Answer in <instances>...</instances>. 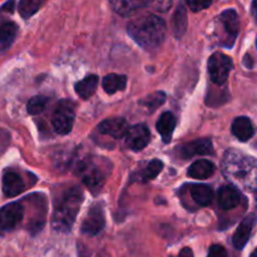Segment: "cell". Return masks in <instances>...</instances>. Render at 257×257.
Instances as JSON below:
<instances>
[{
	"mask_svg": "<svg viewBox=\"0 0 257 257\" xmlns=\"http://www.w3.org/2000/svg\"><path fill=\"white\" fill-rule=\"evenodd\" d=\"M207 257H227V251L221 245H212L208 250Z\"/></svg>",
	"mask_w": 257,
	"mask_h": 257,
	"instance_id": "cell-30",
	"label": "cell"
},
{
	"mask_svg": "<svg viewBox=\"0 0 257 257\" xmlns=\"http://www.w3.org/2000/svg\"><path fill=\"white\" fill-rule=\"evenodd\" d=\"M233 67L232 59L223 53H213L208 59V73L215 84L222 85L227 80Z\"/></svg>",
	"mask_w": 257,
	"mask_h": 257,
	"instance_id": "cell-6",
	"label": "cell"
},
{
	"mask_svg": "<svg viewBox=\"0 0 257 257\" xmlns=\"http://www.w3.org/2000/svg\"><path fill=\"white\" fill-rule=\"evenodd\" d=\"M177 257H195V256H193L192 250H191L190 247H185L180 251V253H178Z\"/></svg>",
	"mask_w": 257,
	"mask_h": 257,
	"instance_id": "cell-31",
	"label": "cell"
},
{
	"mask_svg": "<svg viewBox=\"0 0 257 257\" xmlns=\"http://www.w3.org/2000/svg\"><path fill=\"white\" fill-rule=\"evenodd\" d=\"M14 0H10V2H8L7 4L3 5L2 7V12H13V7H14Z\"/></svg>",
	"mask_w": 257,
	"mask_h": 257,
	"instance_id": "cell-32",
	"label": "cell"
},
{
	"mask_svg": "<svg viewBox=\"0 0 257 257\" xmlns=\"http://www.w3.org/2000/svg\"><path fill=\"white\" fill-rule=\"evenodd\" d=\"M218 22H220L221 27H222L223 33H225V38L221 43L225 47L231 48L235 43L236 38H237L238 29H240V22H238V15L236 10L227 9L218 17Z\"/></svg>",
	"mask_w": 257,
	"mask_h": 257,
	"instance_id": "cell-7",
	"label": "cell"
},
{
	"mask_svg": "<svg viewBox=\"0 0 257 257\" xmlns=\"http://www.w3.org/2000/svg\"><path fill=\"white\" fill-rule=\"evenodd\" d=\"M112 9L122 17H132L143 8L140 0H109Z\"/></svg>",
	"mask_w": 257,
	"mask_h": 257,
	"instance_id": "cell-19",
	"label": "cell"
},
{
	"mask_svg": "<svg viewBox=\"0 0 257 257\" xmlns=\"http://www.w3.org/2000/svg\"><path fill=\"white\" fill-rule=\"evenodd\" d=\"M256 45H257V40H256Z\"/></svg>",
	"mask_w": 257,
	"mask_h": 257,
	"instance_id": "cell-36",
	"label": "cell"
},
{
	"mask_svg": "<svg viewBox=\"0 0 257 257\" xmlns=\"http://www.w3.org/2000/svg\"><path fill=\"white\" fill-rule=\"evenodd\" d=\"M178 152H180V156L182 158H191L197 155H212V141L210 138H201V140L192 141V142L186 143V145L178 147Z\"/></svg>",
	"mask_w": 257,
	"mask_h": 257,
	"instance_id": "cell-11",
	"label": "cell"
},
{
	"mask_svg": "<svg viewBox=\"0 0 257 257\" xmlns=\"http://www.w3.org/2000/svg\"><path fill=\"white\" fill-rule=\"evenodd\" d=\"M140 2L142 3L143 7H147V5H148V4H151V3H152L153 0H140Z\"/></svg>",
	"mask_w": 257,
	"mask_h": 257,
	"instance_id": "cell-34",
	"label": "cell"
},
{
	"mask_svg": "<svg viewBox=\"0 0 257 257\" xmlns=\"http://www.w3.org/2000/svg\"><path fill=\"white\" fill-rule=\"evenodd\" d=\"M255 222L256 218L253 215L247 216V217H245L241 221V223L238 225L237 230H236L235 235L232 237V243L237 250H242L246 246L251 236V232H252L253 226H255Z\"/></svg>",
	"mask_w": 257,
	"mask_h": 257,
	"instance_id": "cell-14",
	"label": "cell"
},
{
	"mask_svg": "<svg viewBox=\"0 0 257 257\" xmlns=\"http://www.w3.org/2000/svg\"><path fill=\"white\" fill-rule=\"evenodd\" d=\"M256 205H257V200H256Z\"/></svg>",
	"mask_w": 257,
	"mask_h": 257,
	"instance_id": "cell-37",
	"label": "cell"
},
{
	"mask_svg": "<svg viewBox=\"0 0 257 257\" xmlns=\"http://www.w3.org/2000/svg\"><path fill=\"white\" fill-rule=\"evenodd\" d=\"M250 257H257V248H256L255 251H253L252 253H251V256H250Z\"/></svg>",
	"mask_w": 257,
	"mask_h": 257,
	"instance_id": "cell-35",
	"label": "cell"
},
{
	"mask_svg": "<svg viewBox=\"0 0 257 257\" xmlns=\"http://www.w3.org/2000/svg\"><path fill=\"white\" fill-rule=\"evenodd\" d=\"M251 14H252V18L257 23V0H252V4H251Z\"/></svg>",
	"mask_w": 257,
	"mask_h": 257,
	"instance_id": "cell-33",
	"label": "cell"
},
{
	"mask_svg": "<svg viewBox=\"0 0 257 257\" xmlns=\"http://www.w3.org/2000/svg\"><path fill=\"white\" fill-rule=\"evenodd\" d=\"M74 118L75 112L73 103L69 100H62L53 113V128L59 135H68L72 131L73 124H74Z\"/></svg>",
	"mask_w": 257,
	"mask_h": 257,
	"instance_id": "cell-5",
	"label": "cell"
},
{
	"mask_svg": "<svg viewBox=\"0 0 257 257\" xmlns=\"http://www.w3.org/2000/svg\"><path fill=\"white\" fill-rule=\"evenodd\" d=\"M222 172L228 181L246 191H257V161L230 150L222 160Z\"/></svg>",
	"mask_w": 257,
	"mask_h": 257,
	"instance_id": "cell-1",
	"label": "cell"
},
{
	"mask_svg": "<svg viewBox=\"0 0 257 257\" xmlns=\"http://www.w3.org/2000/svg\"><path fill=\"white\" fill-rule=\"evenodd\" d=\"M48 104V98L44 97V95H35L32 99L28 102L27 104V110L29 114L35 115L39 114L44 110V108L47 107Z\"/></svg>",
	"mask_w": 257,
	"mask_h": 257,
	"instance_id": "cell-28",
	"label": "cell"
},
{
	"mask_svg": "<svg viewBox=\"0 0 257 257\" xmlns=\"http://www.w3.org/2000/svg\"><path fill=\"white\" fill-rule=\"evenodd\" d=\"M45 2L47 0H20L19 7H18L20 17L24 19H29L44 5Z\"/></svg>",
	"mask_w": 257,
	"mask_h": 257,
	"instance_id": "cell-25",
	"label": "cell"
},
{
	"mask_svg": "<svg viewBox=\"0 0 257 257\" xmlns=\"http://www.w3.org/2000/svg\"><path fill=\"white\" fill-rule=\"evenodd\" d=\"M166 102V94L163 92H155L152 94L147 95L143 100H141V105L148 108L151 110H155L160 105Z\"/></svg>",
	"mask_w": 257,
	"mask_h": 257,
	"instance_id": "cell-27",
	"label": "cell"
},
{
	"mask_svg": "<svg viewBox=\"0 0 257 257\" xmlns=\"http://www.w3.org/2000/svg\"><path fill=\"white\" fill-rule=\"evenodd\" d=\"M24 207L19 202H12L0 208V230L12 231L22 222Z\"/></svg>",
	"mask_w": 257,
	"mask_h": 257,
	"instance_id": "cell-8",
	"label": "cell"
},
{
	"mask_svg": "<svg viewBox=\"0 0 257 257\" xmlns=\"http://www.w3.org/2000/svg\"><path fill=\"white\" fill-rule=\"evenodd\" d=\"M104 212H103V208L100 205H94L92 206V208L88 212L87 217L83 221L82 223V232L84 235L89 236H95L97 233H99L100 231L104 227Z\"/></svg>",
	"mask_w": 257,
	"mask_h": 257,
	"instance_id": "cell-10",
	"label": "cell"
},
{
	"mask_svg": "<svg viewBox=\"0 0 257 257\" xmlns=\"http://www.w3.org/2000/svg\"><path fill=\"white\" fill-rule=\"evenodd\" d=\"M241 195L235 186H222L218 191V205L223 210H232L240 205Z\"/></svg>",
	"mask_w": 257,
	"mask_h": 257,
	"instance_id": "cell-15",
	"label": "cell"
},
{
	"mask_svg": "<svg viewBox=\"0 0 257 257\" xmlns=\"http://www.w3.org/2000/svg\"><path fill=\"white\" fill-rule=\"evenodd\" d=\"M83 202V193L78 187L68 191L59 205L55 206L54 213L52 217V226L58 232H69L73 227L80 205Z\"/></svg>",
	"mask_w": 257,
	"mask_h": 257,
	"instance_id": "cell-3",
	"label": "cell"
},
{
	"mask_svg": "<svg viewBox=\"0 0 257 257\" xmlns=\"http://www.w3.org/2000/svg\"><path fill=\"white\" fill-rule=\"evenodd\" d=\"M176 117L173 115V113L171 112H165L163 114H161L160 119L157 122V131L158 133L161 135L162 137L163 142L165 143H170L171 140H172V135H173V131L176 128Z\"/></svg>",
	"mask_w": 257,
	"mask_h": 257,
	"instance_id": "cell-16",
	"label": "cell"
},
{
	"mask_svg": "<svg viewBox=\"0 0 257 257\" xmlns=\"http://www.w3.org/2000/svg\"><path fill=\"white\" fill-rule=\"evenodd\" d=\"M192 12H201L205 10L212 4V0H185Z\"/></svg>",
	"mask_w": 257,
	"mask_h": 257,
	"instance_id": "cell-29",
	"label": "cell"
},
{
	"mask_svg": "<svg viewBox=\"0 0 257 257\" xmlns=\"http://www.w3.org/2000/svg\"><path fill=\"white\" fill-rule=\"evenodd\" d=\"M163 168V162L160 160H153L151 161L150 163L147 165V167L143 170V172L141 173V177H142V181L147 182V181L155 180L160 172L162 171Z\"/></svg>",
	"mask_w": 257,
	"mask_h": 257,
	"instance_id": "cell-26",
	"label": "cell"
},
{
	"mask_svg": "<svg viewBox=\"0 0 257 257\" xmlns=\"http://www.w3.org/2000/svg\"><path fill=\"white\" fill-rule=\"evenodd\" d=\"M127 85V77L120 74H108L103 78V88L108 94L123 90Z\"/></svg>",
	"mask_w": 257,
	"mask_h": 257,
	"instance_id": "cell-23",
	"label": "cell"
},
{
	"mask_svg": "<svg viewBox=\"0 0 257 257\" xmlns=\"http://www.w3.org/2000/svg\"><path fill=\"white\" fill-rule=\"evenodd\" d=\"M77 173L90 190L99 191L109 173V165L102 158H87L78 166Z\"/></svg>",
	"mask_w": 257,
	"mask_h": 257,
	"instance_id": "cell-4",
	"label": "cell"
},
{
	"mask_svg": "<svg viewBox=\"0 0 257 257\" xmlns=\"http://www.w3.org/2000/svg\"><path fill=\"white\" fill-rule=\"evenodd\" d=\"M232 133L237 140L246 142L253 136V125L247 117H237L232 122Z\"/></svg>",
	"mask_w": 257,
	"mask_h": 257,
	"instance_id": "cell-17",
	"label": "cell"
},
{
	"mask_svg": "<svg viewBox=\"0 0 257 257\" xmlns=\"http://www.w3.org/2000/svg\"><path fill=\"white\" fill-rule=\"evenodd\" d=\"M97 130L102 135L119 140V138L125 137L130 127H128L127 120L123 118H110V119H105L99 123Z\"/></svg>",
	"mask_w": 257,
	"mask_h": 257,
	"instance_id": "cell-12",
	"label": "cell"
},
{
	"mask_svg": "<svg viewBox=\"0 0 257 257\" xmlns=\"http://www.w3.org/2000/svg\"><path fill=\"white\" fill-rule=\"evenodd\" d=\"M151 133L146 124L140 123L128 130L124 141L128 148L133 151H142L150 143Z\"/></svg>",
	"mask_w": 257,
	"mask_h": 257,
	"instance_id": "cell-9",
	"label": "cell"
},
{
	"mask_svg": "<svg viewBox=\"0 0 257 257\" xmlns=\"http://www.w3.org/2000/svg\"><path fill=\"white\" fill-rule=\"evenodd\" d=\"M127 32L137 44L145 49L152 50L163 43L167 25L162 18L150 14L132 20L128 24Z\"/></svg>",
	"mask_w": 257,
	"mask_h": 257,
	"instance_id": "cell-2",
	"label": "cell"
},
{
	"mask_svg": "<svg viewBox=\"0 0 257 257\" xmlns=\"http://www.w3.org/2000/svg\"><path fill=\"white\" fill-rule=\"evenodd\" d=\"M215 173V165L207 160H200L192 163L188 170V176L195 180H206Z\"/></svg>",
	"mask_w": 257,
	"mask_h": 257,
	"instance_id": "cell-18",
	"label": "cell"
},
{
	"mask_svg": "<svg viewBox=\"0 0 257 257\" xmlns=\"http://www.w3.org/2000/svg\"><path fill=\"white\" fill-rule=\"evenodd\" d=\"M172 27L173 33L177 38L182 37L185 34L186 29H187V13H186V9L182 5L177 8L175 15H173Z\"/></svg>",
	"mask_w": 257,
	"mask_h": 257,
	"instance_id": "cell-24",
	"label": "cell"
},
{
	"mask_svg": "<svg viewBox=\"0 0 257 257\" xmlns=\"http://www.w3.org/2000/svg\"><path fill=\"white\" fill-rule=\"evenodd\" d=\"M190 192L195 202L200 206H208L213 200V191L210 186L192 185Z\"/></svg>",
	"mask_w": 257,
	"mask_h": 257,
	"instance_id": "cell-22",
	"label": "cell"
},
{
	"mask_svg": "<svg viewBox=\"0 0 257 257\" xmlns=\"http://www.w3.org/2000/svg\"><path fill=\"white\" fill-rule=\"evenodd\" d=\"M25 190L22 176L14 170H7L3 173V192L7 197H15Z\"/></svg>",
	"mask_w": 257,
	"mask_h": 257,
	"instance_id": "cell-13",
	"label": "cell"
},
{
	"mask_svg": "<svg viewBox=\"0 0 257 257\" xmlns=\"http://www.w3.org/2000/svg\"><path fill=\"white\" fill-rule=\"evenodd\" d=\"M98 87V77L94 74L87 75L84 79L75 83V93L83 99H88L95 93Z\"/></svg>",
	"mask_w": 257,
	"mask_h": 257,
	"instance_id": "cell-21",
	"label": "cell"
},
{
	"mask_svg": "<svg viewBox=\"0 0 257 257\" xmlns=\"http://www.w3.org/2000/svg\"><path fill=\"white\" fill-rule=\"evenodd\" d=\"M18 34V25L13 22H5L0 25V52L9 49Z\"/></svg>",
	"mask_w": 257,
	"mask_h": 257,
	"instance_id": "cell-20",
	"label": "cell"
}]
</instances>
